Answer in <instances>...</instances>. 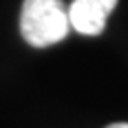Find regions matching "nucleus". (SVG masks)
<instances>
[{"label": "nucleus", "mask_w": 128, "mask_h": 128, "mask_svg": "<svg viewBox=\"0 0 128 128\" xmlns=\"http://www.w3.org/2000/svg\"><path fill=\"white\" fill-rule=\"evenodd\" d=\"M68 11H70V23L78 34L98 36L103 32V28L107 25L108 14H105L103 11L96 9V7H91L84 2L73 0Z\"/></svg>", "instance_id": "nucleus-2"}, {"label": "nucleus", "mask_w": 128, "mask_h": 128, "mask_svg": "<svg viewBox=\"0 0 128 128\" xmlns=\"http://www.w3.org/2000/svg\"><path fill=\"white\" fill-rule=\"evenodd\" d=\"M70 27V11L62 0H23L20 32L28 44L44 48L60 43Z\"/></svg>", "instance_id": "nucleus-1"}, {"label": "nucleus", "mask_w": 128, "mask_h": 128, "mask_svg": "<svg viewBox=\"0 0 128 128\" xmlns=\"http://www.w3.org/2000/svg\"><path fill=\"white\" fill-rule=\"evenodd\" d=\"M107 128H128V123H112Z\"/></svg>", "instance_id": "nucleus-4"}, {"label": "nucleus", "mask_w": 128, "mask_h": 128, "mask_svg": "<svg viewBox=\"0 0 128 128\" xmlns=\"http://www.w3.org/2000/svg\"><path fill=\"white\" fill-rule=\"evenodd\" d=\"M78 2H84L91 7H96V9L103 11L105 14H110L118 6V0H78Z\"/></svg>", "instance_id": "nucleus-3"}]
</instances>
